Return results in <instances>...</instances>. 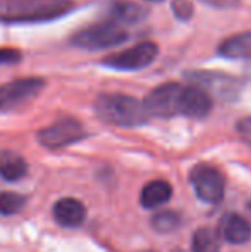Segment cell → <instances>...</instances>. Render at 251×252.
I'll return each instance as SVG.
<instances>
[{
  "instance_id": "6da1fadb",
  "label": "cell",
  "mask_w": 251,
  "mask_h": 252,
  "mask_svg": "<svg viewBox=\"0 0 251 252\" xmlns=\"http://www.w3.org/2000/svg\"><path fill=\"white\" fill-rule=\"evenodd\" d=\"M71 9L72 0H0V23H47L62 17Z\"/></svg>"
},
{
  "instance_id": "7a4b0ae2",
  "label": "cell",
  "mask_w": 251,
  "mask_h": 252,
  "mask_svg": "<svg viewBox=\"0 0 251 252\" xmlns=\"http://www.w3.org/2000/svg\"><path fill=\"white\" fill-rule=\"evenodd\" d=\"M93 106L98 119L115 127H138L150 119L143 103L121 93L100 94Z\"/></svg>"
},
{
  "instance_id": "3957f363",
  "label": "cell",
  "mask_w": 251,
  "mask_h": 252,
  "mask_svg": "<svg viewBox=\"0 0 251 252\" xmlns=\"http://www.w3.org/2000/svg\"><path fill=\"white\" fill-rule=\"evenodd\" d=\"M127 36H129V33L122 24L115 23L114 19H107L86 26L77 33H74L72 38H71V43L77 48H83V50L95 52L117 47V45L127 40Z\"/></svg>"
},
{
  "instance_id": "277c9868",
  "label": "cell",
  "mask_w": 251,
  "mask_h": 252,
  "mask_svg": "<svg viewBox=\"0 0 251 252\" xmlns=\"http://www.w3.org/2000/svg\"><path fill=\"white\" fill-rule=\"evenodd\" d=\"M45 88V81L40 77H23L0 84V113L12 112L28 105L40 94Z\"/></svg>"
},
{
  "instance_id": "5b68a950",
  "label": "cell",
  "mask_w": 251,
  "mask_h": 252,
  "mask_svg": "<svg viewBox=\"0 0 251 252\" xmlns=\"http://www.w3.org/2000/svg\"><path fill=\"white\" fill-rule=\"evenodd\" d=\"M158 55V47L153 41H141L122 52L105 57L102 63L115 70H141L155 62Z\"/></svg>"
},
{
  "instance_id": "8992f818",
  "label": "cell",
  "mask_w": 251,
  "mask_h": 252,
  "mask_svg": "<svg viewBox=\"0 0 251 252\" xmlns=\"http://www.w3.org/2000/svg\"><path fill=\"white\" fill-rule=\"evenodd\" d=\"M181 93L182 84L178 83H165L155 88L153 91L146 94L143 105L150 117L157 119H169V117L179 115L181 106Z\"/></svg>"
},
{
  "instance_id": "52a82bcc",
  "label": "cell",
  "mask_w": 251,
  "mask_h": 252,
  "mask_svg": "<svg viewBox=\"0 0 251 252\" xmlns=\"http://www.w3.org/2000/svg\"><path fill=\"white\" fill-rule=\"evenodd\" d=\"M191 186L201 201L217 204L222 201L225 192L224 175L210 165H196L189 173Z\"/></svg>"
},
{
  "instance_id": "ba28073f",
  "label": "cell",
  "mask_w": 251,
  "mask_h": 252,
  "mask_svg": "<svg viewBox=\"0 0 251 252\" xmlns=\"http://www.w3.org/2000/svg\"><path fill=\"white\" fill-rule=\"evenodd\" d=\"M84 137V129L76 119H61L38 132V141L48 150H61Z\"/></svg>"
},
{
  "instance_id": "9c48e42d",
  "label": "cell",
  "mask_w": 251,
  "mask_h": 252,
  "mask_svg": "<svg viewBox=\"0 0 251 252\" xmlns=\"http://www.w3.org/2000/svg\"><path fill=\"white\" fill-rule=\"evenodd\" d=\"M212 105H214V98L207 88L196 83L182 86L179 115H186L191 119H203L210 113Z\"/></svg>"
},
{
  "instance_id": "30bf717a",
  "label": "cell",
  "mask_w": 251,
  "mask_h": 252,
  "mask_svg": "<svg viewBox=\"0 0 251 252\" xmlns=\"http://www.w3.org/2000/svg\"><path fill=\"white\" fill-rule=\"evenodd\" d=\"M189 77L193 79V83L201 84L203 88H210L215 90L218 94L222 96H236L241 88L238 79L231 76H224V74H217V72H194L189 74Z\"/></svg>"
},
{
  "instance_id": "8fae6325",
  "label": "cell",
  "mask_w": 251,
  "mask_h": 252,
  "mask_svg": "<svg viewBox=\"0 0 251 252\" xmlns=\"http://www.w3.org/2000/svg\"><path fill=\"white\" fill-rule=\"evenodd\" d=\"M54 218L57 220L59 225L74 228V226H79L84 221L86 209L74 197H64L54 206Z\"/></svg>"
},
{
  "instance_id": "7c38bea8",
  "label": "cell",
  "mask_w": 251,
  "mask_h": 252,
  "mask_svg": "<svg viewBox=\"0 0 251 252\" xmlns=\"http://www.w3.org/2000/svg\"><path fill=\"white\" fill-rule=\"evenodd\" d=\"M217 52L224 59L251 60V31H243L225 38L220 41Z\"/></svg>"
},
{
  "instance_id": "4fadbf2b",
  "label": "cell",
  "mask_w": 251,
  "mask_h": 252,
  "mask_svg": "<svg viewBox=\"0 0 251 252\" xmlns=\"http://www.w3.org/2000/svg\"><path fill=\"white\" fill-rule=\"evenodd\" d=\"M220 233L229 244H245L251 239V226L241 215L229 213L220 221Z\"/></svg>"
},
{
  "instance_id": "5bb4252c",
  "label": "cell",
  "mask_w": 251,
  "mask_h": 252,
  "mask_svg": "<svg viewBox=\"0 0 251 252\" xmlns=\"http://www.w3.org/2000/svg\"><path fill=\"white\" fill-rule=\"evenodd\" d=\"M108 16L115 23L122 24V26H129V24H136L143 21L146 17V9L140 3L129 2V0H117L108 9Z\"/></svg>"
},
{
  "instance_id": "9a60e30c",
  "label": "cell",
  "mask_w": 251,
  "mask_h": 252,
  "mask_svg": "<svg viewBox=\"0 0 251 252\" xmlns=\"http://www.w3.org/2000/svg\"><path fill=\"white\" fill-rule=\"evenodd\" d=\"M172 196V187L165 180H153L148 182L141 190V204L144 208H158L164 202H167Z\"/></svg>"
},
{
  "instance_id": "2e32d148",
  "label": "cell",
  "mask_w": 251,
  "mask_h": 252,
  "mask_svg": "<svg viewBox=\"0 0 251 252\" xmlns=\"http://www.w3.org/2000/svg\"><path fill=\"white\" fill-rule=\"evenodd\" d=\"M28 173V165L23 156L12 151H3L0 155V177L7 182L21 180Z\"/></svg>"
},
{
  "instance_id": "e0dca14e",
  "label": "cell",
  "mask_w": 251,
  "mask_h": 252,
  "mask_svg": "<svg viewBox=\"0 0 251 252\" xmlns=\"http://www.w3.org/2000/svg\"><path fill=\"white\" fill-rule=\"evenodd\" d=\"M193 252H218V237L210 228H200L193 235Z\"/></svg>"
},
{
  "instance_id": "ac0fdd59",
  "label": "cell",
  "mask_w": 251,
  "mask_h": 252,
  "mask_svg": "<svg viewBox=\"0 0 251 252\" xmlns=\"http://www.w3.org/2000/svg\"><path fill=\"white\" fill-rule=\"evenodd\" d=\"M179 225H181V218L174 211H160L151 218V226L158 233H172L178 230Z\"/></svg>"
},
{
  "instance_id": "d6986e66",
  "label": "cell",
  "mask_w": 251,
  "mask_h": 252,
  "mask_svg": "<svg viewBox=\"0 0 251 252\" xmlns=\"http://www.w3.org/2000/svg\"><path fill=\"white\" fill-rule=\"evenodd\" d=\"M26 197L16 192H2L0 194V215H16L17 211L24 208Z\"/></svg>"
},
{
  "instance_id": "ffe728a7",
  "label": "cell",
  "mask_w": 251,
  "mask_h": 252,
  "mask_svg": "<svg viewBox=\"0 0 251 252\" xmlns=\"http://www.w3.org/2000/svg\"><path fill=\"white\" fill-rule=\"evenodd\" d=\"M172 12L182 21H188L194 12V5L191 0H174L172 2Z\"/></svg>"
},
{
  "instance_id": "44dd1931",
  "label": "cell",
  "mask_w": 251,
  "mask_h": 252,
  "mask_svg": "<svg viewBox=\"0 0 251 252\" xmlns=\"http://www.w3.org/2000/svg\"><path fill=\"white\" fill-rule=\"evenodd\" d=\"M236 129H238L239 137L245 141V144L251 150V115L239 120L238 126H236Z\"/></svg>"
},
{
  "instance_id": "7402d4cb",
  "label": "cell",
  "mask_w": 251,
  "mask_h": 252,
  "mask_svg": "<svg viewBox=\"0 0 251 252\" xmlns=\"http://www.w3.org/2000/svg\"><path fill=\"white\" fill-rule=\"evenodd\" d=\"M21 60V52L16 48H0V65H10Z\"/></svg>"
},
{
  "instance_id": "603a6c76",
  "label": "cell",
  "mask_w": 251,
  "mask_h": 252,
  "mask_svg": "<svg viewBox=\"0 0 251 252\" xmlns=\"http://www.w3.org/2000/svg\"><path fill=\"white\" fill-rule=\"evenodd\" d=\"M203 3L212 7H217V9H231V7H236L239 3V0H201Z\"/></svg>"
},
{
  "instance_id": "cb8c5ba5",
  "label": "cell",
  "mask_w": 251,
  "mask_h": 252,
  "mask_svg": "<svg viewBox=\"0 0 251 252\" xmlns=\"http://www.w3.org/2000/svg\"><path fill=\"white\" fill-rule=\"evenodd\" d=\"M148 2H164V0H148Z\"/></svg>"
},
{
  "instance_id": "d4e9b609",
  "label": "cell",
  "mask_w": 251,
  "mask_h": 252,
  "mask_svg": "<svg viewBox=\"0 0 251 252\" xmlns=\"http://www.w3.org/2000/svg\"><path fill=\"white\" fill-rule=\"evenodd\" d=\"M172 252H182V251H179V249H176V251H172Z\"/></svg>"
},
{
  "instance_id": "484cf974",
  "label": "cell",
  "mask_w": 251,
  "mask_h": 252,
  "mask_svg": "<svg viewBox=\"0 0 251 252\" xmlns=\"http://www.w3.org/2000/svg\"><path fill=\"white\" fill-rule=\"evenodd\" d=\"M250 209H251V202H250Z\"/></svg>"
}]
</instances>
